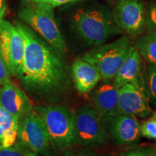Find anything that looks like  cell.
Listing matches in <instances>:
<instances>
[{"label": "cell", "instance_id": "6da1fadb", "mask_svg": "<svg viewBox=\"0 0 156 156\" xmlns=\"http://www.w3.org/2000/svg\"><path fill=\"white\" fill-rule=\"evenodd\" d=\"M25 44L24 57L16 77L27 90L43 97H57L69 85L62 55L25 23H15Z\"/></svg>", "mask_w": 156, "mask_h": 156}, {"label": "cell", "instance_id": "7a4b0ae2", "mask_svg": "<svg viewBox=\"0 0 156 156\" xmlns=\"http://www.w3.org/2000/svg\"><path fill=\"white\" fill-rule=\"evenodd\" d=\"M72 28L81 41L93 46L104 44L123 32L115 22L112 12L99 4L78 9L72 18Z\"/></svg>", "mask_w": 156, "mask_h": 156}, {"label": "cell", "instance_id": "3957f363", "mask_svg": "<svg viewBox=\"0 0 156 156\" xmlns=\"http://www.w3.org/2000/svg\"><path fill=\"white\" fill-rule=\"evenodd\" d=\"M17 15L58 53L63 55L67 52L65 41L54 16V7L26 0L19 9Z\"/></svg>", "mask_w": 156, "mask_h": 156}, {"label": "cell", "instance_id": "277c9868", "mask_svg": "<svg viewBox=\"0 0 156 156\" xmlns=\"http://www.w3.org/2000/svg\"><path fill=\"white\" fill-rule=\"evenodd\" d=\"M41 119L53 149L63 151L75 144V114L60 105H41L34 109Z\"/></svg>", "mask_w": 156, "mask_h": 156}, {"label": "cell", "instance_id": "5b68a950", "mask_svg": "<svg viewBox=\"0 0 156 156\" xmlns=\"http://www.w3.org/2000/svg\"><path fill=\"white\" fill-rule=\"evenodd\" d=\"M134 48L131 39L124 36L114 41L94 46L80 58L98 70L103 81H112L121 66Z\"/></svg>", "mask_w": 156, "mask_h": 156}, {"label": "cell", "instance_id": "8992f818", "mask_svg": "<svg viewBox=\"0 0 156 156\" xmlns=\"http://www.w3.org/2000/svg\"><path fill=\"white\" fill-rule=\"evenodd\" d=\"M108 134L102 116L95 108L83 105L75 114V144L98 147L106 143Z\"/></svg>", "mask_w": 156, "mask_h": 156}, {"label": "cell", "instance_id": "52a82bcc", "mask_svg": "<svg viewBox=\"0 0 156 156\" xmlns=\"http://www.w3.org/2000/svg\"><path fill=\"white\" fill-rule=\"evenodd\" d=\"M17 140L28 151L40 155L48 156L52 148L44 124L35 110L19 120Z\"/></svg>", "mask_w": 156, "mask_h": 156}, {"label": "cell", "instance_id": "ba28073f", "mask_svg": "<svg viewBox=\"0 0 156 156\" xmlns=\"http://www.w3.org/2000/svg\"><path fill=\"white\" fill-rule=\"evenodd\" d=\"M25 44L15 25L3 20L0 23V56L11 75L16 77L24 57Z\"/></svg>", "mask_w": 156, "mask_h": 156}, {"label": "cell", "instance_id": "9c48e42d", "mask_svg": "<svg viewBox=\"0 0 156 156\" xmlns=\"http://www.w3.org/2000/svg\"><path fill=\"white\" fill-rule=\"evenodd\" d=\"M115 22L123 32L138 37L145 26V9L142 0H119L112 12Z\"/></svg>", "mask_w": 156, "mask_h": 156}, {"label": "cell", "instance_id": "30bf717a", "mask_svg": "<svg viewBox=\"0 0 156 156\" xmlns=\"http://www.w3.org/2000/svg\"><path fill=\"white\" fill-rule=\"evenodd\" d=\"M117 114L146 118L152 114L145 85L138 83L125 84L119 88Z\"/></svg>", "mask_w": 156, "mask_h": 156}, {"label": "cell", "instance_id": "8fae6325", "mask_svg": "<svg viewBox=\"0 0 156 156\" xmlns=\"http://www.w3.org/2000/svg\"><path fill=\"white\" fill-rule=\"evenodd\" d=\"M102 119L108 136L114 145H130L137 141L141 135L140 124L136 117L116 113Z\"/></svg>", "mask_w": 156, "mask_h": 156}, {"label": "cell", "instance_id": "7c38bea8", "mask_svg": "<svg viewBox=\"0 0 156 156\" xmlns=\"http://www.w3.org/2000/svg\"><path fill=\"white\" fill-rule=\"evenodd\" d=\"M0 105L17 120L34 110L25 93L10 80L0 85Z\"/></svg>", "mask_w": 156, "mask_h": 156}, {"label": "cell", "instance_id": "4fadbf2b", "mask_svg": "<svg viewBox=\"0 0 156 156\" xmlns=\"http://www.w3.org/2000/svg\"><path fill=\"white\" fill-rule=\"evenodd\" d=\"M112 83L118 89L129 83H138L145 85L142 57L136 48H134L121 66Z\"/></svg>", "mask_w": 156, "mask_h": 156}, {"label": "cell", "instance_id": "5bb4252c", "mask_svg": "<svg viewBox=\"0 0 156 156\" xmlns=\"http://www.w3.org/2000/svg\"><path fill=\"white\" fill-rule=\"evenodd\" d=\"M72 77L77 92L86 94L92 91L101 80L100 73L91 64L78 58L72 65Z\"/></svg>", "mask_w": 156, "mask_h": 156}, {"label": "cell", "instance_id": "9a60e30c", "mask_svg": "<svg viewBox=\"0 0 156 156\" xmlns=\"http://www.w3.org/2000/svg\"><path fill=\"white\" fill-rule=\"evenodd\" d=\"M119 89L112 81H103L93 93L95 108L100 113L102 119L117 113Z\"/></svg>", "mask_w": 156, "mask_h": 156}, {"label": "cell", "instance_id": "2e32d148", "mask_svg": "<svg viewBox=\"0 0 156 156\" xmlns=\"http://www.w3.org/2000/svg\"><path fill=\"white\" fill-rule=\"evenodd\" d=\"M19 120L0 105V147L15 145L17 140Z\"/></svg>", "mask_w": 156, "mask_h": 156}, {"label": "cell", "instance_id": "e0dca14e", "mask_svg": "<svg viewBox=\"0 0 156 156\" xmlns=\"http://www.w3.org/2000/svg\"><path fill=\"white\" fill-rule=\"evenodd\" d=\"M134 48L148 64L156 66V31L148 30L137 37Z\"/></svg>", "mask_w": 156, "mask_h": 156}, {"label": "cell", "instance_id": "ac0fdd59", "mask_svg": "<svg viewBox=\"0 0 156 156\" xmlns=\"http://www.w3.org/2000/svg\"><path fill=\"white\" fill-rule=\"evenodd\" d=\"M145 87L150 103L156 106V66L151 64L146 70Z\"/></svg>", "mask_w": 156, "mask_h": 156}, {"label": "cell", "instance_id": "d6986e66", "mask_svg": "<svg viewBox=\"0 0 156 156\" xmlns=\"http://www.w3.org/2000/svg\"><path fill=\"white\" fill-rule=\"evenodd\" d=\"M28 150L18 142L9 147H0V156H25Z\"/></svg>", "mask_w": 156, "mask_h": 156}, {"label": "cell", "instance_id": "ffe728a7", "mask_svg": "<svg viewBox=\"0 0 156 156\" xmlns=\"http://www.w3.org/2000/svg\"><path fill=\"white\" fill-rule=\"evenodd\" d=\"M140 134L149 139L156 140V119L153 117L140 124Z\"/></svg>", "mask_w": 156, "mask_h": 156}, {"label": "cell", "instance_id": "44dd1931", "mask_svg": "<svg viewBox=\"0 0 156 156\" xmlns=\"http://www.w3.org/2000/svg\"><path fill=\"white\" fill-rule=\"evenodd\" d=\"M145 26L148 30L156 31V0L151 2L145 10Z\"/></svg>", "mask_w": 156, "mask_h": 156}, {"label": "cell", "instance_id": "7402d4cb", "mask_svg": "<svg viewBox=\"0 0 156 156\" xmlns=\"http://www.w3.org/2000/svg\"><path fill=\"white\" fill-rule=\"evenodd\" d=\"M119 156H156V147L145 145L123 153Z\"/></svg>", "mask_w": 156, "mask_h": 156}, {"label": "cell", "instance_id": "603a6c76", "mask_svg": "<svg viewBox=\"0 0 156 156\" xmlns=\"http://www.w3.org/2000/svg\"><path fill=\"white\" fill-rule=\"evenodd\" d=\"M28 1L33 2L37 3H45L48 4V5H51L52 7H57L62 5H65L67 3L75 2L78 0H28Z\"/></svg>", "mask_w": 156, "mask_h": 156}, {"label": "cell", "instance_id": "cb8c5ba5", "mask_svg": "<svg viewBox=\"0 0 156 156\" xmlns=\"http://www.w3.org/2000/svg\"><path fill=\"white\" fill-rule=\"evenodd\" d=\"M11 75L9 73L8 69L5 66V63L2 59L1 56H0V85L3 84L7 80H9V77Z\"/></svg>", "mask_w": 156, "mask_h": 156}, {"label": "cell", "instance_id": "d4e9b609", "mask_svg": "<svg viewBox=\"0 0 156 156\" xmlns=\"http://www.w3.org/2000/svg\"><path fill=\"white\" fill-rule=\"evenodd\" d=\"M64 156H94L89 149H83L77 151H67Z\"/></svg>", "mask_w": 156, "mask_h": 156}, {"label": "cell", "instance_id": "484cf974", "mask_svg": "<svg viewBox=\"0 0 156 156\" xmlns=\"http://www.w3.org/2000/svg\"><path fill=\"white\" fill-rule=\"evenodd\" d=\"M7 5H6L5 0H0V23L2 22L4 17H5Z\"/></svg>", "mask_w": 156, "mask_h": 156}, {"label": "cell", "instance_id": "4316f807", "mask_svg": "<svg viewBox=\"0 0 156 156\" xmlns=\"http://www.w3.org/2000/svg\"><path fill=\"white\" fill-rule=\"evenodd\" d=\"M25 156H41L40 155H38V154H36L34 153V152H31L30 151H28V152H27L26 153V155Z\"/></svg>", "mask_w": 156, "mask_h": 156}, {"label": "cell", "instance_id": "83f0119b", "mask_svg": "<svg viewBox=\"0 0 156 156\" xmlns=\"http://www.w3.org/2000/svg\"><path fill=\"white\" fill-rule=\"evenodd\" d=\"M153 118L156 119V111H155V112H154V114H153Z\"/></svg>", "mask_w": 156, "mask_h": 156}]
</instances>
